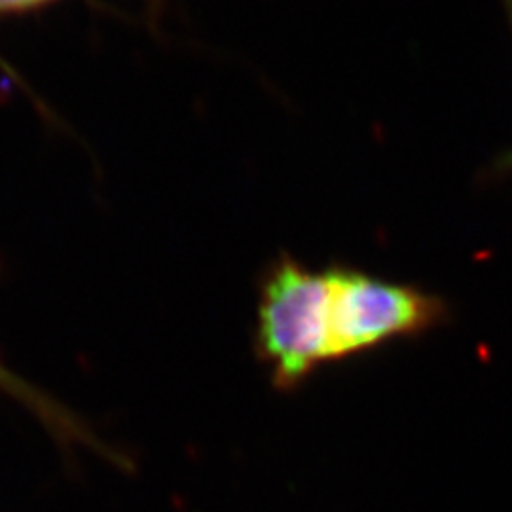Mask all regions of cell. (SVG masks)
Returning <instances> with one entry per match:
<instances>
[{
	"instance_id": "3957f363",
	"label": "cell",
	"mask_w": 512,
	"mask_h": 512,
	"mask_svg": "<svg viewBox=\"0 0 512 512\" xmlns=\"http://www.w3.org/2000/svg\"><path fill=\"white\" fill-rule=\"evenodd\" d=\"M0 389L14 395L18 401L31 408L40 420L44 421L59 439L78 440L84 444H90L95 448H101L97 440L92 439L90 431L74 420L65 408L40 393L33 385L18 378L14 372H10L6 366L0 363Z\"/></svg>"
},
{
	"instance_id": "277c9868",
	"label": "cell",
	"mask_w": 512,
	"mask_h": 512,
	"mask_svg": "<svg viewBox=\"0 0 512 512\" xmlns=\"http://www.w3.org/2000/svg\"><path fill=\"white\" fill-rule=\"evenodd\" d=\"M52 0H0V14H10V12H25L33 10L38 6H44Z\"/></svg>"
},
{
	"instance_id": "7a4b0ae2",
	"label": "cell",
	"mask_w": 512,
	"mask_h": 512,
	"mask_svg": "<svg viewBox=\"0 0 512 512\" xmlns=\"http://www.w3.org/2000/svg\"><path fill=\"white\" fill-rule=\"evenodd\" d=\"M258 319V346L274 366L275 382L300 384L330 361L329 270L281 260L266 279Z\"/></svg>"
},
{
	"instance_id": "5b68a950",
	"label": "cell",
	"mask_w": 512,
	"mask_h": 512,
	"mask_svg": "<svg viewBox=\"0 0 512 512\" xmlns=\"http://www.w3.org/2000/svg\"><path fill=\"white\" fill-rule=\"evenodd\" d=\"M501 4H503L505 16H507V23H509L512 33V0H501ZM499 169H503V171H512V152L505 154V156L499 160Z\"/></svg>"
},
{
	"instance_id": "6da1fadb",
	"label": "cell",
	"mask_w": 512,
	"mask_h": 512,
	"mask_svg": "<svg viewBox=\"0 0 512 512\" xmlns=\"http://www.w3.org/2000/svg\"><path fill=\"white\" fill-rule=\"evenodd\" d=\"M330 361L416 338L450 319L439 294L348 268H329Z\"/></svg>"
}]
</instances>
